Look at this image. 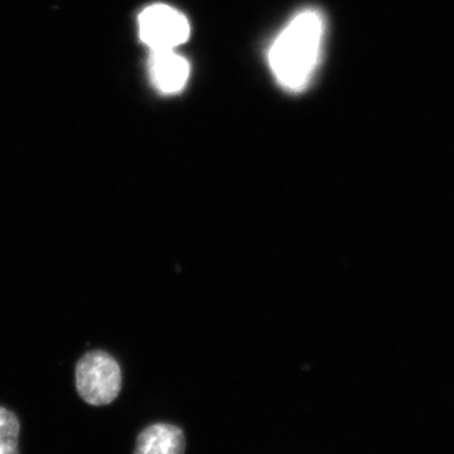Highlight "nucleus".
Returning <instances> with one entry per match:
<instances>
[{
    "label": "nucleus",
    "instance_id": "20e7f679",
    "mask_svg": "<svg viewBox=\"0 0 454 454\" xmlns=\"http://www.w3.org/2000/svg\"><path fill=\"white\" fill-rule=\"evenodd\" d=\"M149 73L152 82L160 92L176 94L186 86L190 65L173 50L152 51Z\"/></svg>",
    "mask_w": 454,
    "mask_h": 454
},
{
    "label": "nucleus",
    "instance_id": "423d86ee",
    "mask_svg": "<svg viewBox=\"0 0 454 454\" xmlns=\"http://www.w3.org/2000/svg\"><path fill=\"white\" fill-rule=\"evenodd\" d=\"M20 424L16 415L0 408V454H20Z\"/></svg>",
    "mask_w": 454,
    "mask_h": 454
},
{
    "label": "nucleus",
    "instance_id": "f03ea898",
    "mask_svg": "<svg viewBox=\"0 0 454 454\" xmlns=\"http://www.w3.org/2000/svg\"><path fill=\"white\" fill-rule=\"evenodd\" d=\"M121 370L112 355L91 351L76 366V387L88 404L113 403L121 390Z\"/></svg>",
    "mask_w": 454,
    "mask_h": 454
},
{
    "label": "nucleus",
    "instance_id": "39448f33",
    "mask_svg": "<svg viewBox=\"0 0 454 454\" xmlns=\"http://www.w3.org/2000/svg\"><path fill=\"white\" fill-rule=\"evenodd\" d=\"M186 438L178 427L157 423L140 433L134 454H184Z\"/></svg>",
    "mask_w": 454,
    "mask_h": 454
},
{
    "label": "nucleus",
    "instance_id": "f257e3e1",
    "mask_svg": "<svg viewBox=\"0 0 454 454\" xmlns=\"http://www.w3.org/2000/svg\"><path fill=\"white\" fill-rule=\"evenodd\" d=\"M324 37L325 18L317 9H304L284 27L268 53L282 88L298 92L309 85L321 59Z\"/></svg>",
    "mask_w": 454,
    "mask_h": 454
},
{
    "label": "nucleus",
    "instance_id": "7ed1b4c3",
    "mask_svg": "<svg viewBox=\"0 0 454 454\" xmlns=\"http://www.w3.org/2000/svg\"><path fill=\"white\" fill-rule=\"evenodd\" d=\"M140 38L152 51L175 50L190 38L186 16L166 4L145 8L139 16Z\"/></svg>",
    "mask_w": 454,
    "mask_h": 454
}]
</instances>
